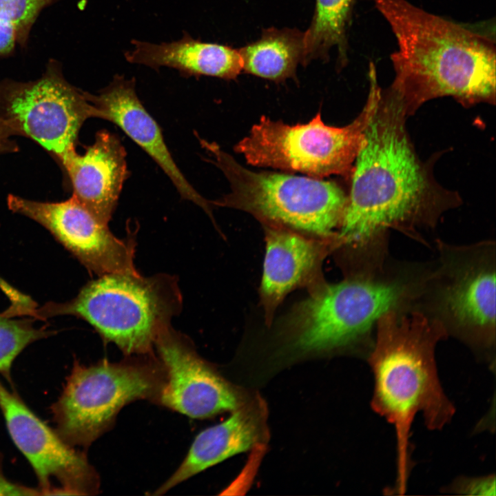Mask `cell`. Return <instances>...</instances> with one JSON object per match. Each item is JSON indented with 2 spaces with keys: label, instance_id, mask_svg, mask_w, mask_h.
Segmentation results:
<instances>
[{
  "label": "cell",
  "instance_id": "obj_1",
  "mask_svg": "<svg viewBox=\"0 0 496 496\" xmlns=\"http://www.w3.org/2000/svg\"><path fill=\"white\" fill-rule=\"evenodd\" d=\"M408 116L397 94L381 91L355 161L338 232L344 245H363L389 228L433 225L456 204L417 158L405 127Z\"/></svg>",
  "mask_w": 496,
  "mask_h": 496
},
{
  "label": "cell",
  "instance_id": "obj_21",
  "mask_svg": "<svg viewBox=\"0 0 496 496\" xmlns=\"http://www.w3.org/2000/svg\"><path fill=\"white\" fill-rule=\"evenodd\" d=\"M14 315L10 309L0 314V374L10 384L13 362L21 352L32 342L55 334L45 327H35L32 319L12 318Z\"/></svg>",
  "mask_w": 496,
  "mask_h": 496
},
{
  "label": "cell",
  "instance_id": "obj_7",
  "mask_svg": "<svg viewBox=\"0 0 496 496\" xmlns=\"http://www.w3.org/2000/svg\"><path fill=\"white\" fill-rule=\"evenodd\" d=\"M230 184L212 204L245 211L264 225L286 227L318 237L337 234L347 197L335 183L300 176L249 170L216 144L202 141Z\"/></svg>",
  "mask_w": 496,
  "mask_h": 496
},
{
  "label": "cell",
  "instance_id": "obj_18",
  "mask_svg": "<svg viewBox=\"0 0 496 496\" xmlns=\"http://www.w3.org/2000/svg\"><path fill=\"white\" fill-rule=\"evenodd\" d=\"M133 48L124 54L127 61L155 70L168 67L187 77L209 76L235 79L242 70L239 49L202 41L184 32L173 42L159 44L133 39Z\"/></svg>",
  "mask_w": 496,
  "mask_h": 496
},
{
  "label": "cell",
  "instance_id": "obj_22",
  "mask_svg": "<svg viewBox=\"0 0 496 496\" xmlns=\"http://www.w3.org/2000/svg\"><path fill=\"white\" fill-rule=\"evenodd\" d=\"M56 0H0V25L13 28L18 43L26 44L30 31L41 10Z\"/></svg>",
  "mask_w": 496,
  "mask_h": 496
},
{
  "label": "cell",
  "instance_id": "obj_20",
  "mask_svg": "<svg viewBox=\"0 0 496 496\" xmlns=\"http://www.w3.org/2000/svg\"><path fill=\"white\" fill-rule=\"evenodd\" d=\"M354 0H316L311 24L304 32L302 65L313 61H329L330 51L336 50L338 67L348 62V32Z\"/></svg>",
  "mask_w": 496,
  "mask_h": 496
},
{
  "label": "cell",
  "instance_id": "obj_3",
  "mask_svg": "<svg viewBox=\"0 0 496 496\" xmlns=\"http://www.w3.org/2000/svg\"><path fill=\"white\" fill-rule=\"evenodd\" d=\"M375 325L369 355L374 382L371 406L393 426L395 490L404 494L411 471L410 433L416 415L422 414L428 429L441 430L455 414L435 362L436 345L447 333L437 320L419 311L391 309Z\"/></svg>",
  "mask_w": 496,
  "mask_h": 496
},
{
  "label": "cell",
  "instance_id": "obj_12",
  "mask_svg": "<svg viewBox=\"0 0 496 496\" xmlns=\"http://www.w3.org/2000/svg\"><path fill=\"white\" fill-rule=\"evenodd\" d=\"M9 209L46 228L90 272L137 273L135 237L121 239L73 196L61 202H39L14 195Z\"/></svg>",
  "mask_w": 496,
  "mask_h": 496
},
{
  "label": "cell",
  "instance_id": "obj_16",
  "mask_svg": "<svg viewBox=\"0 0 496 496\" xmlns=\"http://www.w3.org/2000/svg\"><path fill=\"white\" fill-rule=\"evenodd\" d=\"M125 158L119 138L103 130L83 154L74 149L60 160L71 180L72 196L104 223L110 220L127 178Z\"/></svg>",
  "mask_w": 496,
  "mask_h": 496
},
{
  "label": "cell",
  "instance_id": "obj_15",
  "mask_svg": "<svg viewBox=\"0 0 496 496\" xmlns=\"http://www.w3.org/2000/svg\"><path fill=\"white\" fill-rule=\"evenodd\" d=\"M96 110V117L118 125L164 171L183 198L194 202L210 215L209 203L189 184L174 161L155 120L147 112L135 90L134 79L115 75L96 95L85 92Z\"/></svg>",
  "mask_w": 496,
  "mask_h": 496
},
{
  "label": "cell",
  "instance_id": "obj_4",
  "mask_svg": "<svg viewBox=\"0 0 496 496\" xmlns=\"http://www.w3.org/2000/svg\"><path fill=\"white\" fill-rule=\"evenodd\" d=\"M367 273L309 291L278 329L276 354L288 360L334 353L363 342L382 315L401 309L419 287Z\"/></svg>",
  "mask_w": 496,
  "mask_h": 496
},
{
  "label": "cell",
  "instance_id": "obj_8",
  "mask_svg": "<svg viewBox=\"0 0 496 496\" xmlns=\"http://www.w3.org/2000/svg\"><path fill=\"white\" fill-rule=\"evenodd\" d=\"M367 101L350 124H325L318 113L309 123L289 125L262 116L235 147L249 164L322 177L350 176L366 127L381 94L375 68L369 71Z\"/></svg>",
  "mask_w": 496,
  "mask_h": 496
},
{
  "label": "cell",
  "instance_id": "obj_24",
  "mask_svg": "<svg viewBox=\"0 0 496 496\" xmlns=\"http://www.w3.org/2000/svg\"><path fill=\"white\" fill-rule=\"evenodd\" d=\"M40 495L37 488H32L11 482L3 474L2 457L0 454V496H32Z\"/></svg>",
  "mask_w": 496,
  "mask_h": 496
},
{
  "label": "cell",
  "instance_id": "obj_9",
  "mask_svg": "<svg viewBox=\"0 0 496 496\" xmlns=\"http://www.w3.org/2000/svg\"><path fill=\"white\" fill-rule=\"evenodd\" d=\"M441 264L433 278L435 317L473 347L490 350L495 341V265L490 242L440 247Z\"/></svg>",
  "mask_w": 496,
  "mask_h": 496
},
{
  "label": "cell",
  "instance_id": "obj_5",
  "mask_svg": "<svg viewBox=\"0 0 496 496\" xmlns=\"http://www.w3.org/2000/svg\"><path fill=\"white\" fill-rule=\"evenodd\" d=\"M182 305L174 276L112 273L88 282L70 301L35 309L34 317L74 316L125 355H145L153 353L157 338L172 327Z\"/></svg>",
  "mask_w": 496,
  "mask_h": 496
},
{
  "label": "cell",
  "instance_id": "obj_13",
  "mask_svg": "<svg viewBox=\"0 0 496 496\" xmlns=\"http://www.w3.org/2000/svg\"><path fill=\"white\" fill-rule=\"evenodd\" d=\"M154 348L166 375L157 404L193 419H205L233 411L250 400L198 355L187 336L172 327L157 338Z\"/></svg>",
  "mask_w": 496,
  "mask_h": 496
},
{
  "label": "cell",
  "instance_id": "obj_26",
  "mask_svg": "<svg viewBox=\"0 0 496 496\" xmlns=\"http://www.w3.org/2000/svg\"><path fill=\"white\" fill-rule=\"evenodd\" d=\"M14 134L13 130L0 120V152L10 151L16 148L10 141V136Z\"/></svg>",
  "mask_w": 496,
  "mask_h": 496
},
{
  "label": "cell",
  "instance_id": "obj_6",
  "mask_svg": "<svg viewBox=\"0 0 496 496\" xmlns=\"http://www.w3.org/2000/svg\"><path fill=\"white\" fill-rule=\"evenodd\" d=\"M165 381L164 367L154 353L90 366L75 360L50 408L55 431L70 446L87 447L110 428L128 403H158Z\"/></svg>",
  "mask_w": 496,
  "mask_h": 496
},
{
  "label": "cell",
  "instance_id": "obj_2",
  "mask_svg": "<svg viewBox=\"0 0 496 496\" xmlns=\"http://www.w3.org/2000/svg\"><path fill=\"white\" fill-rule=\"evenodd\" d=\"M395 36L389 87L408 115L426 101L452 96L465 106L495 104V41L406 0H374Z\"/></svg>",
  "mask_w": 496,
  "mask_h": 496
},
{
  "label": "cell",
  "instance_id": "obj_11",
  "mask_svg": "<svg viewBox=\"0 0 496 496\" xmlns=\"http://www.w3.org/2000/svg\"><path fill=\"white\" fill-rule=\"evenodd\" d=\"M0 409L13 442L28 460L40 495H92L99 475L86 455L65 443L0 381Z\"/></svg>",
  "mask_w": 496,
  "mask_h": 496
},
{
  "label": "cell",
  "instance_id": "obj_19",
  "mask_svg": "<svg viewBox=\"0 0 496 496\" xmlns=\"http://www.w3.org/2000/svg\"><path fill=\"white\" fill-rule=\"evenodd\" d=\"M239 52L246 73L281 81L294 77L298 65H302L304 32L289 28L263 29L258 39Z\"/></svg>",
  "mask_w": 496,
  "mask_h": 496
},
{
  "label": "cell",
  "instance_id": "obj_10",
  "mask_svg": "<svg viewBox=\"0 0 496 496\" xmlns=\"http://www.w3.org/2000/svg\"><path fill=\"white\" fill-rule=\"evenodd\" d=\"M96 117L85 92L70 84L56 61L38 79L0 83V120L60 160L75 149L83 123Z\"/></svg>",
  "mask_w": 496,
  "mask_h": 496
},
{
  "label": "cell",
  "instance_id": "obj_25",
  "mask_svg": "<svg viewBox=\"0 0 496 496\" xmlns=\"http://www.w3.org/2000/svg\"><path fill=\"white\" fill-rule=\"evenodd\" d=\"M19 44L17 32L12 28L0 25V56L10 54Z\"/></svg>",
  "mask_w": 496,
  "mask_h": 496
},
{
  "label": "cell",
  "instance_id": "obj_14",
  "mask_svg": "<svg viewBox=\"0 0 496 496\" xmlns=\"http://www.w3.org/2000/svg\"><path fill=\"white\" fill-rule=\"evenodd\" d=\"M266 252L260 287L265 322L273 315L285 297L298 287L309 291L324 281L321 273L324 259L344 245L338 234L329 237H309L292 229L265 225Z\"/></svg>",
  "mask_w": 496,
  "mask_h": 496
},
{
  "label": "cell",
  "instance_id": "obj_23",
  "mask_svg": "<svg viewBox=\"0 0 496 496\" xmlns=\"http://www.w3.org/2000/svg\"><path fill=\"white\" fill-rule=\"evenodd\" d=\"M453 493L464 495H495V477H461L449 486Z\"/></svg>",
  "mask_w": 496,
  "mask_h": 496
},
{
  "label": "cell",
  "instance_id": "obj_17",
  "mask_svg": "<svg viewBox=\"0 0 496 496\" xmlns=\"http://www.w3.org/2000/svg\"><path fill=\"white\" fill-rule=\"evenodd\" d=\"M224 422L200 432L176 471L156 490L161 495L180 483L263 441L265 409L259 400H249Z\"/></svg>",
  "mask_w": 496,
  "mask_h": 496
}]
</instances>
